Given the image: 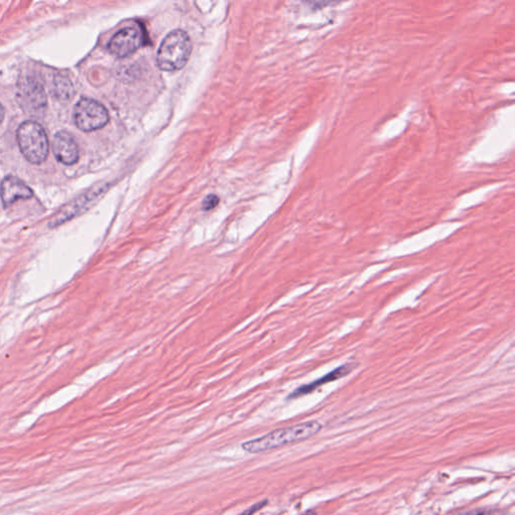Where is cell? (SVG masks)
<instances>
[{"label": "cell", "instance_id": "obj_1", "mask_svg": "<svg viewBox=\"0 0 515 515\" xmlns=\"http://www.w3.org/2000/svg\"><path fill=\"white\" fill-rule=\"evenodd\" d=\"M321 424L317 421L305 422L297 425L277 429L262 437L249 440L242 444L243 450L252 454L266 452L286 445L297 443L309 439L321 430Z\"/></svg>", "mask_w": 515, "mask_h": 515}, {"label": "cell", "instance_id": "obj_2", "mask_svg": "<svg viewBox=\"0 0 515 515\" xmlns=\"http://www.w3.org/2000/svg\"><path fill=\"white\" fill-rule=\"evenodd\" d=\"M192 40L181 29L172 31L161 43L157 53V65L162 71L183 69L192 54Z\"/></svg>", "mask_w": 515, "mask_h": 515}, {"label": "cell", "instance_id": "obj_3", "mask_svg": "<svg viewBox=\"0 0 515 515\" xmlns=\"http://www.w3.org/2000/svg\"><path fill=\"white\" fill-rule=\"evenodd\" d=\"M17 138L18 147L29 162H45L49 155V139L42 125L36 121L24 122L18 127Z\"/></svg>", "mask_w": 515, "mask_h": 515}, {"label": "cell", "instance_id": "obj_4", "mask_svg": "<svg viewBox=\"0 0 515 515\" xmlns=\"http://www.w3.org/2000/svg\"><path fill=\"white\" fill-rule=\"evenodd\" d=\"M74 120L79 129L90 132L108 123V111L96 100L83 98L75 106Z\"/></svg>", "mask_w": 515, "mask_h": 515}, {"label": "cell", "instance_id": "obj_5", "mask_svg": "<svg viewBox=\"0 0 515 515\" xmlns=\"http://www.w3.org/2000/svg\"><path fill=\"white\" fill-rule=\"evenodd\" d=\"M17 101L29 114L38 116L47 109V95L40 81L33 77H26L20 82Z\"/></svg>", "mask_w": 515, "mask_h": 515}, {"label": "cell", "instance_id": "obj_6", "mask_svg": "<svg viewBox=\"0 0 515 515\" xmlns=\"http://www.w3.org/2000/svg\"><path fill=\"white\" fill-rule=\"evenodd\" d=\"M143 44V33L138 26L125 27L112 38L108 45L111 54L118 58H125L137 51Z\"/></svg>", "mask_w": 515, "mask_h": 515}, {"label": "cell", "instance_id": "obj_7", "mask_svg": "<svg viewBox=\"0 0 515 515\" xmlns=\"http://www.w3.org/2000/svg\"><path fill=\"white\" fill-rule=\"evenodd\" d=\"M105 192V190H93L87 194L77 197L71 203L63 206L60 212L52 217L49 222V228H56V226H61L63 222H69L70 220L75 219V217L85 213L98 201Z\"/></svg>", "mask_w": 515, "mask_h": 515}, {"label": "cell", "instance_id": "obj_8", "mask_svg": "<svg viewBox=\"0 0 515 515\" xmlns=\"http://www.w3.org/2000/svg\"><path fill=\"white\" fill-rule=\"evenodd\" d=\"M54 157L65 165H72L79 160V147L71 134L59 131L53 140Z\"/></svg>", "mask_w": 515, "mask_h": 515}, {"label": "cell", "instance_id": "obj_9", "mask_svg": "<svg viewBox=\"0 0 515 515\" xmlns=\"http://www.w3.org/2000/svg\"><path fill=\"white\" fill-rule=\"evenodd\" d=\"M0 194L6 208L13 205L18 199H29L33 196V190L24 181L13 176H6L2 180Z\"/></svg>", "mask_w": 515, "mask_h": 515}, {"label": "cell", "instance_id": "obj_10", "mask_svg": "<svg viewBox=\"0 0 515 515\" xmlns=\"http://www.w3.org/2000/svg\"><path fill=\"white\" fill-rule=\"evenodd\" d=\"M355 364H344L340 365L339 367L333 369L332 371H330V373L325 374V376H322V378H318V380L315 381V382H312L311 383H308V385H302V387H298V389H297L296 391H295L293 394L290 396V398L296 399L299 398V397L305 396V394H310V392H314L315 390L317 389V387H321V385H326V383H332L335 382V381L340 380V378L348 376V374L353 371V369H355Z\"/></svg>", "mask_w": 515, "mask_h": 515}, {"label": "cell", "instance_id": "obj_11", "mask_svg": "<svg viewBox=\"0 0 515 515\" xmlns=\"http://www.w3.org/2000/svg\"><path fill=\"white\" fill-rule=\"evenodd\" d=\"M54 91L59 98L70 99L72 93V86L69 81L63 78H56L54 80Z\"/></svg>", "mask_w": 515, "mask_h": 515}, {"label": "cell", "instance_id": "obj_12", "mask_svg": "<svg viewBox=\"0 0 515 515\" xmlns=\"http://www.w3.org/2000/svg\"><path fill=\"white\" fill-rule=\"evenodd\" d=\"M220 199L219 197L217 196H213V194H210V196H208L206 197L205 201H203V210H213V208H215L217 205H219Z\"/></svg>", "mask_w": 515, "mask_h": 515}, {"label": "cell", "instance_id": "obj_13", "mask_svg": "<svg viewBox=\"0 0 515 515\" xmlns=\"http://www.w3.org/2000/svg\"><path fill=\"white\" fill-rule=\"evenodd\" d=\"M267 505L268 500L260 501V502L255 503V505H252V507L247 508L246 510L240 512L239 515H253L254 514H256V512H259V510L262 509L263 507H266Z\"/></svg>", "mask_w": 515, "mask_h": 515}, {"label": "cell", "instance_id": "obj_14", "mask_svg": "<svg viewBox=\"0 0 515 515\" xmlns=\"http://www.w3.org/2000/svg\"><path fill=\"white\" fill-rule=\"evenodd\" d=\"M4 116H6V111H4L3 106L0 104V124L3 121Z\"/></svg>", "mask_w": 515, "mask_h": 515}, {"label": "cell", "instance_id": "obj_15", "mask_svg": "<svg viewBox=\"0 0 515 515\" xmlns=\"http://www.w3.org/2000/svg\"><path fill=\"white\" fill-rule=\"evenodd\" d=\"M302 515H316V512H313V510H309V512H305V514Z\"/></svg>", "mask_w": 515, "mask_h": 515}]
</instances>
